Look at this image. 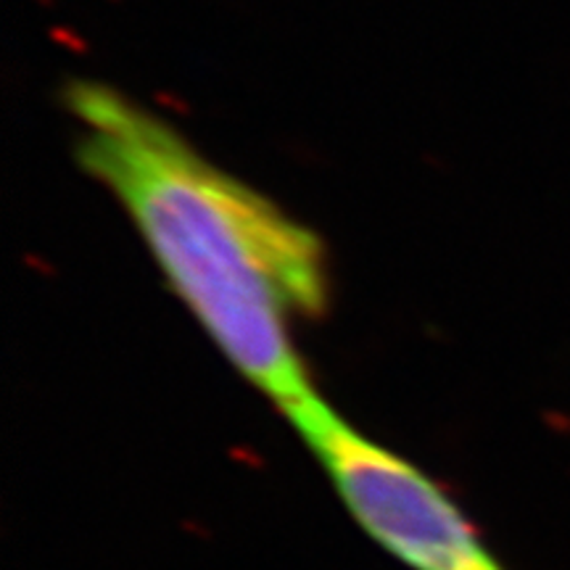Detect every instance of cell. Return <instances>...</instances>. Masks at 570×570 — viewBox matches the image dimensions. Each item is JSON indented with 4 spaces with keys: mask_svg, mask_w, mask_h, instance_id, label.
<instances>
[{
    "mask_svg": "<svg viewBox=\"0 0 570 570\" xmlns=\"http://www.w3.org/2000/svg\"><path fill=\"white\" fill-rule=\"evenodd\" d=\"M356 523L412 570H504L425 470L338 415L320 394L283 412Z\"/></svg>",
    "mask_w": 570,
    "mask_h": 570,
    "instance_id": "cell-2",
    "label": "cell"
},
{
    "mask_svg": "<svg viewBox=\"0 0 570 570\" xmlns=\"http://www.w3.org/2000/svg\"><path fill=\"white\" fill-rule=\"evenodd\" d=\"M63 104L82 173L117 198L225 360L281 412L315 394L294 325L327 304L320 235L114 85L75 80Z\"/></svg>",
    "mask_w": 570,
    "mask_h": 570,
    "instance_id": "cell-1",
    "label": "cell"
}]
</instances>
